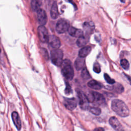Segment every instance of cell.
I'll return each instance as SVG.
<instances>
[{"label": "cell", "instance_id": "obj_8", "mask_svg": "<svg viewBox=\"0 0 131 131\" xmlns=\"http://www.w3.org/2000/svg\"><path fill=\"white\" fill-rule=\"evenodd\" d=\"M64 105L67 109L73 111L77 106V100L75 98H65L64 100Z\"/></svg>", "mask_w": 131, "mask_h": 131}, {"label": "cell", "instance_id": "obj_3", "mask_svg": "<svg viewBox=\"0 0 131 131\" xmlns=\"http://www.w3.org/2000/svg\"><path fill=\"white\" fill-rule=\"evenodd\" d=\"M63 52L59 49H54L51 52V59L52 63L56 66H61L63 62Z\"/></svg>", "mask_w": 131, "mask_h": 131}, {"label": "cell", "instance_id": "obj_27", "mask_svg": "<svg viewBox=\"0 0 131 131\" xmlns=\"http://www.w3.org/2000/svg\"><path fill=\"white\" fill-rule=\"evenodd\" d=\"M66 88L65 93L66 95H69L72 92V89L68 82H66Z\"/></svg>", "mask_w": 131, "mask_h": 131}, {"label": "cell", "instance_id": "obj_7", "mask_svg": "<svg viewBox=\"0 0 131 131\" xmlns=\"http://www.w3.org/2000/svg\"><path fill=\"white\" fill-rule=\"evenodd\" d=\"M93 102L98 105H104L105 104V100L102 94L97 92H92Z\"/></svg>", "mask_w": 131, "mask_h": 131}, {"label": "cell", "instance_id": "obj_11", "mask_svg": "<svg viewBox=\"0 0 131 131\" xmlns=\"http://www.w3.org/2000/svg\"><path fill=\"white\" fill-rule=\"evenodd\" d=\"M110 126L116 131H122L123 129L122 125L115 117H112L109 119Z\"/></svg>", "mask_w": 131, "mask_h": 131}, {"label": "cell", "instance_id": "obj_12", "mask_svg": "<svg viewBox=\"0 0 131 131\" xmlns=\"http://www.w3.org/2000/svg\"><path fill=\"white\" fill-rule=\"evenodd\" d=\"M83 28H84L85 33L87 36H89V35L93 33L95 28V25L92 22H85L83 25Z\"/></svg>", "mask_w": 131, "mask_h": 131}, {"label": "cell", "instance_id": "obj_15", "mask_svg": "<svg viewBox=\"0 0 131 131\" xmlns=\"http://www.w3.org/2000/svg\"><path fill=\"white\" fill-rule=\"evenodd\" d=\"M74 66L75 69L79 71L82 70L85 67V59L84 57H79L77 58L74 63Z\"/></svg>", "mask_w": 131, "mask_h": 131}, {"label": "cell", "instance_id": "obj_10", "mask_svg": "<svg viewBox=\"0 0 131 131\" xmlns=\"http://www.w3.org/2000/svg\"><path fill=\"white\" fill-rule=\"evenodd\" d=\"M48 43L53 49H58L61 46V42L60 39L58 37L54 35L49 36Z\"/></svg>", "mask_w": 131, "mask_h": 131}, {"label": "cell", "instance_id": "obj_13", "mask_svg": "<svg viewBox=\"0 0 131 131\" xmlns=\"http://www.w3.org/2000/svg\"><path fill=\"white\" fill-rule=\"evenodd\" d=\"M68 32L69 34L73 37H77L79 38L80 37L84 35V32L80 29H76L73 27H69Z\"/></svg>", "mask_w": 131, "mask_h": 131}, {"label": "cell", "instance_id": "obj_20", "mask_svg": "<svg viewBox=\"0 0 131 131\" xmlns=\"http://www.w3.org/2000/svg\"><path fill=\"white\" fill-rule=\"evenodd\" d=\"M42 2L41 0H32L31 3V6L32 10L34 12H37L40 8Z\"/></svg>", "mask_w": 131, "mask_h": 131}, {"label": "cell", "instance_id": "obj_26", "mask_svg": "<svg viewBox=\"0 0 131 131\" xmlns=\"http://www.w3.org/2000/svg\"><path fill=\"white\" fill-rule=\"evenodd\" d=\"M93 70L95 72L99 73L101 72V68L100 65L97 63L95 62L93 66Z\"/></svg>", "mask_w": 131, "mask_h": 131}, {"label": "cell", "instance_id": "obj_21", "mask_svg": "<svg viewBox=\"0 0 131 131\" xmlns=\"http://www.w3.org/2000/svg\"><path fill=\"white\" fill-rule=\"evenodd\" d=\"M108 89H109L111 90L114 91L119 94L122 93L124 91V88L123 86L119 84H116L115 85L111 87H109Z\"/></svg>", "mask_w": 131, "mask_h": 131}, {"label": "cell", "instance_id": "obj_31", "mask_svg": "<svg viewBox=\"0 0 131 131\" xmlns=\"http://www.w3.org/2000/svg\"><path fill=\"white\" fill-rule=\"evenodd\" d=\"M67 2H69V3H72L73 4V0H65Z\"/></svg>", "mask_w": 131, "mask_h": 131}, {"label": "cell", "instance_id": "obj_1", "mask_svg": "<svg viewBox=\"0 0 131 131\" xmlns=\"http://www.w3.org/2000/svg\"><path fill=\"white\" fill-rule=\"evenodd\" d=\"M111 108L116 114L120 117H126L129 115L130 111L128 107L123 101L119 99H114L111 103Z\"/></svg>", "mask_w": 131, "mask_h": 131}, {"label": "cell", "instance_id": "obj_17", "mask_svg": "<svg viewBox=\"0 0 131 131\" xmlns=\"http://www.w3.org/2000/svg\"><path fill=\"white\" fill-rule=\"evenodd\" d=\"M92 50V48L90 46H86L83 47L81 48L79 53V56L81 57H86L87 56H88L89 53L91 52Z\"/></svg>", "mask_w": 131, "mask_h": 131}, {"label": "cell", "instance_id": "obj_22", "mask_svg": "<svg viewBox=\"0 0 131 131\" xmlns=\"http://www.w3.org/2000/svg\"><path fill=\"white\" fill-rule=\"evenodd\" d=\"M81 76L82 77V79H85V80L90 79V77H91L90 74H89L87 69L86 67L82 69Z\"/></svg>", "mask_w": 131, "mask_h": 131}, {"label": "cell", "instance_id": "obj_2", "mask_svg": "<svg viewBox=\"0 0 131 131\" xmlns=\"http://www.w3.org/2000/svg\"><path fill=\"white\" fill-rule=\"evenodd\" d=\"M62 73L63 75L68 80H72L74 76V72L71 63L69 59L64 60L62 65Z\"/></svg>", "mask_w": 131, "mask_h": 131}, {"label": "cell", "instance_id": "obj_6", "mask_svg": "<svg viewBox=\"0 0 131 131\" xmlns=\"http://www.w3.org/2000/svg\"><path fill=\"white\" fill-rule=\"evenodd\" d=\"M39 38L41 42L47 43L48 41L49 35L47 28L43 25H40L38 29Z\"/></svg>", "mask_w": 131, "mask_h": 131}, {"label": "cell", "instance_id": "obj_4", "mask_svg": "<svg viewBox=\"0 0 131 131\" xmlns=\"http://www.w3.org/2000/svg\"><path fill=\"white\" fill-rule=\"evenodd\" d=\"M69 27V22L66 20L62 19L56 23V30L58 34H63L68 31Z\"/></svg>", "mask_w": 131, "mask_h": 131}, {"label": "cell", "instance_id": "obj_25", "mask_svg": "<svg viewBox=\"0 0 131 131\" xmlns=\"http://www.w3.org/2000/svg\"><path fill=\"white\" fill-rule=\"evenodd\" d=\"M104 78H105V81L108 82V84H111V85L115 84V80L113 79H112L110 77V76L109 75L107 74L106 73H105L104 74Z\"/></svg>", "mask_w": 131, "mask_h": 131}, {"label": "cell", "instance_id": "obj_9", "mask_svg": "<svg viewBox=\"0 0 131 131\" xmlns=\"http://www.w3.org/2000/svg\"><path fill=\"white\" fill-rule=\"evenodd\" d=\"M37 19L40 25L44 26L46 24L48 18L46 13L45 10L39 9L37 11Z\"/></svg>", "mask_w": 131, "mask_h": 131}, {"label": "cell", "instance_id": "obj_16", "mask_svg": "<svg viewBox=\"0 0 131 131\" xmlns=\"http://www.w3.org/2000/svg\"><path fill=\"white\" fill-rule=\"evenodd\" d=\"M58 15H59V13H58V10L57 5L56 2H55L53 3L51 7V8L50 16L52 19L55 20L57 19Z\"/></svg>", "mask_w": 131, "mask_h": 131}, {"label": "cell", "instance_id": "obj_18", "mask_svg": "<svg viewBox=\"0 0 131 131\" xmlns=\"http://www.w3.org/2000/svg\"><path fill=\"white\" fill-rule=\"evenodd\" d=\"M88 86L89 88H90L94 90H100L103 88V85L100 82L96 80H92L88 83Z\"/></svg>", "mask_w": 131, "mask_h": 131}, {"label": "cell", "instance_id": "obj_23", "mask_svg": "<svg viewBox=\"0 0 131 131\" xmlns=\"http://www.w3.org/2000/svg\"><path fill=\"white\" fill-rule=\"evenodd\" d=\"M120 65L121 67L126 70H128L130 68V64L126 59H122L120 61Z\"/></svg>", "mask_w": 131, "mask_h": 131}, {"label": "cell", "instance_id": "obj_28", "mask_svg": "<svg viewBox=\"0 0 131 131\" xmlns=\"http://www.w3.org/2000/svg\"><path fill=\"white\" fill-rule=\"evenodd\" d=\"M41 52L42 53V55L44 56V57L46 59V60H48L49 59V54L48 51L46 50L45 48H41Z\"/></svg>", "mask_w": 131, "mask_h": 131}, {"label": "cell", "instance_id": "obj_5", "mask_svg": "<svg viewBox=\"0 0 131 131\" xmlns=\"http://www.w3.org/2000/svg\"><path fill=\"white\" fill-rule=\"evenodd\" d=\"M77 96L79 98V106L82 110H87L89 108V102L86 95L80 90H77Z\"/></svg>", "mask_w": 131, "mask_h": 131}, {"label": "cell", "instance_id": "obj_32", "mask_svg": "<svg viewBox=\"0 0 131 131\" xmlns=\"http://www.w3.org/2000/svg\"><path fill=\"white\" fill-rule=\"evenodd\" d=\"M120 1H121V2H123V3L124 2V0H120Z\"/></svg>", "mask_w": 131, "mask_h": 131}, {"label": "cell", "instance_id": "obj_14", "mask_svg": "<svg viewBox=\"0 0 131 131\" xmlns=\"http://www.w3.org/2000/svg\"><path fill=\"white\" fill-rule=\"evenodd\" d=\"M11 117L14 126L17 130H20L21 129V122L18 113L16 112H13L12 113Z\"/></svg>", "mask_w": 131, "mask_h": 131}, {"label": "cell", "instance_id": "obj_30", "mask_svg": "<svg viewBox=\"0 0 131 131\" xmlns=\"http://www.w3.org/2000/svg\"><path fill=\"white\" fill-rule=\"evenodd\" d=\"M94 131H104V129L103 128H96L94 129Z\"/></svg>", "mask_w": 131, "mask_h": 131}, {"label": "cell", "instance_id": "obj_29", "mask_svg": "<svg viewBox=\"0 0 131 131\" xmlns=\"http://www.w3.org/2000/svg\"><path fill=\"white\" fill-rule=\"evenodd\" d=\"M126 75V76H127V78H128V79H129V80L130 81V84H131V77L130 76H129L127 75Z\"/></svg>", "mask_w": 131, "mask_h": 131}, {"label": "cell", "instance_id": "obj_24", "mask_svg": "<svg viewBox=\"0 0 131 131\" xmlns=\"http://www.w3.org/2000/svg\"><path fill=\"white\" fill-rule=\"evenodd\" d=\"M90 112L93 114L95 115H99L101 113H102V111L101 109L99 108L98 107H91L89 110Z\"/></svg>", "mask_w": 131, "mask_h": 131}, {"label": "cell", "instance_id": "obj_19", "mask_svg": "<svg viewBox=\"0 0 131 131\" xmlns=\"http://www.w3.org/2000/svg\"><path fill=\"white\" fill-rule=\"evenodd\" d=\"M89 36L84 37V35H82V36L79 37V39H77L76 41V44L79 47L84 46L89 42Z\"/></svg>", "mask_w": 131, "mask_h": 131}]
</instances>
